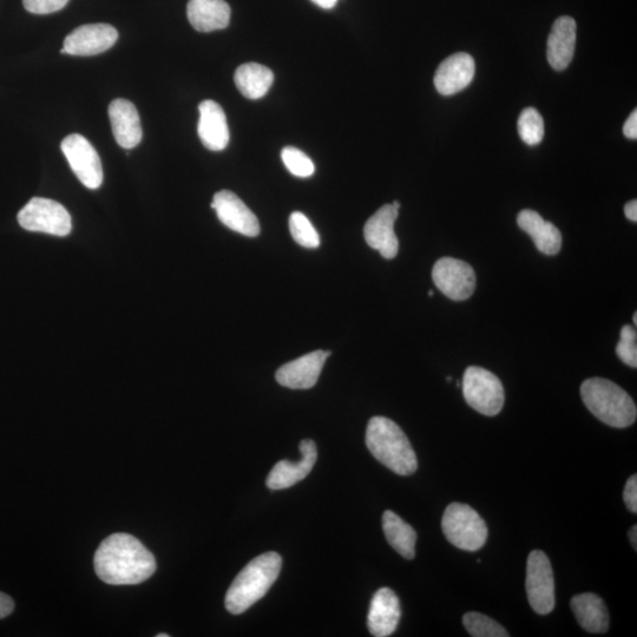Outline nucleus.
Returning a JSON list of instances; mask_svg holds the SVG:
<instances>
[{"instance_id":"obj_1","label":"nucleus","mask_w":637,"mask_h":637,"mask_svg":"<svg viewBox=\"0 0 637 637\" xmlns=\"http://www.w3.org/2000/svg\"><path fill=\"white\" fill-rule=\"evenodd\" d=\"M95 570L111 586H133L150 579L156 571L153 554L134 536L111 535L95 554Z\"/></svg>"},{"instance_id":"obj_2","label":"nucleus","mask_w":637,"mask_h":637,"mask_svg":"<svg viewBox=\"0 0 637 637\" xmlns=\"http://www.w3.org/2000/svg\"><path fill=\"white\" fill-rule=\"evenodd\" d=\"M366 445L372 456L394 474L410 476L418 469L416 452L409 438L389 418H371L366 430Z\"/></svg>"},{"instance_id":"obj_3","label":"nucleus","mask_w":637,"mask_h":637,"mask_svg":"<svg viewBox=\"0 0 637 637\" xmlns=\"http://www.w3.org/2000/svg\"><path fill=\"white\" fill-rule=\"evenodd\" d=\"M282 558L277 553H266L254 558L236 576L226 595V608L234 615L244 614L260 601L277 581Z\"/></svg>"},{"instance_id":"obj_4","label":"nucleus","mask_w":637,"mask_h":637,"mask_svg":"<svg viewBox=\"0 0 637 637\" xmlns=\"http://www.w3.org/2000/svg\"><path fill=\"white\" fill-rule=\"evenodd\" d=\"M583 403L602 423L616 429L629 428L636 420L637 410L632 397L610 380L590 378L581 386Z\"/></svg>"},{"instance_id":"obj_5","label":"nucleus","mask_w":637,"mask_h":637,"mask_svg":"<svg viewBox=\"0 0 637 637\" xmlns=\"http://www.w3.org/2000/svg\"><path fill=\"white\" fill-rule=\"evenodd\" d=\"M442 528L448 541L465 551H477L488 540L487 523L470 505L450 504L444 512Z\"/></svg>"},{"instance_id":"obj_6","label":"nucleus","mask_w":637,"mask_h":637,"mask_svg":"<svg viewBox=\"0 0 637 637\" xmlns=\"http://www.w3.org/2000/svg\"><path fill=\"white\" fill-rule=\"evenodd\" d=\"M463 396L472 409L488 417L497 416L504 406L505 394L501 380L494 373L478 366L466 369Z\"/></svg>"},{"instance_id":"obj_7","label":"nucleus","mask_w":637,"mask_h":637,"mask_svg":"<svg viewBox=\"0 0 637 637\" xmlns=\"http://www.w3.org/2000/svg\"><path fill=\"white\" fill-rule=\"evenodd\" d=\"M18 222L26 231L55 236H67L72 229L68 210L61 203L43 197L30 200L18 213Z\"/></svg>"},{"instance_id":"obj_8","label":"nucleus","mask_w":637,"mask_h":637,"mask_svg":"<svg viewBox=\"0 0 637 637\" xmlns=\"http://www.w3.org/2000/svg\"><path fill=\"white\" fill-rule=\"evenodd\" d=\"M525 587L534 612L540 615L553 612L556 604L554 571L548 556L541 550H534L528 557Z\"/></svg>"},{"instance_id":"obj_9","label":"nucleus","mask_w":637,"mask_h":637,"mask_svg":"<svg viewBox=\"0 0 637 637\" xmlns=\"http://www.w3.org/2000/svg\"><path fill=\"white\" fill-rule=\"evenodd\" d=\"M72 172L89 189H98L103 182V169L100 155L84 136L72 134L65 137L61 144Z\"/></svg>"},{"instance_id":"obj_10","label":"nucleus","mask_w":637,"mask_h":637,"mask_svg":"<svg viewBox=\"0 0 637 637\" xmlns=\"http://www.w3.org/2000/svg\"><path fill=\"white\" fill-rule=\"evenodd\" d=\"M432 279L438 290L453 301L468 300L476 290L474 268L462 260L439 259L433 266Z\"/></svg>"},{"instance_id":"obj_11","label":"nucleus","mask_w":637,"mask_h":637,"mask_svg":"<svg viewBox=\"0 0 637 637\" xmlns=\"http://www.w3.org/2000/svg\"><path fill=\"white\" fill-rule=\"evenodd\" d=\"M118 32L109 24H87L72 31L64 39L62 54L72 56H96L113 48Z\"/></svg>"},{"instance_id":"obj_12","label":"nucleus","mask_w":637,"mask_h":637,"mask_svg":"<svg viewBox=\"0 0 637 637\" xmlns=\"http://www.w3.org/2000/svg\"><path fill=\"white\" fill-rule=\"evenodd\" d=\"M212 208L219 220L232 231L255 238L260 234V223L255 214L240 197L229 190L214 195Z\"/></svg>"},{"instance_id":"obj_13","label":"nucleus","mask_w":637,"mask_h":637,"mask_svg":"<svg viewBox=\"0 0 637 637\" xmlns=\"http://www.w3.org/2000/svg\"><path fill=\"white\" fill-rule=\"evenodd\" d=\"M398 215L399 209L385 205L371 216L364 227L366 244L376 249L386 260L396 258L399 252V241L394 232Z\"/></svg>"},{"instance_id":"obj_14","label":"nucleus","mask_w":637,"mask_h":637,"mask_svg":"<svg viewBox=\"0 0 637 637\" xmlns=\"http://www.w3.org/2000/svg\"><path fill=\"white\" fill-rule=\"evenodd\" d=\"M331 356L330 351H314L291 361L275 374L277 382L292 390H308L318 383L325 361Z\"/></svg>"},{"instance_id":"obj_15","label":"nucleus","mask_w":637,"mask_h":637,"mask_svg":"<svg viewBox=\"0 0 637 637\" xmlns=\"http://www.w3.org/2000/svg\"><path fill=\"white\" fill-rule=\"evenodd\" d=\"M299 448L302 455L300 462L281 461L269 472L266 481L268 489L277 491L291 488L311 474L318 459L317 445L312 439H305Z\"/></svg>"},{"instance_id":"obj_16","label":"nucleus","mask_w":637,"mask_h":637,"mask_svg":"<svg viewBox=\"0 0 637 637\" xmlns=\"http://www.w3.org/2000/svg\"><path fill=\"white\" fill-rule=\"evenodd\" d=\"M475 61L465 52L446 58L436 72L435 85L439 94L451 96L468 88L475 77Z\"/></svg>"},{"instance_id":"obj_17","label":"nucleus","mask_w":637,"mask_h":637,"mask_svg":"<svg viewBox=\"0 0 637 637\" xmlns=\"http://www.w3.org/2000/svg\"><path fill=\"white\" fill-rule=\"evenodd\" d=\"M108 113L118 146L123 149L139 146L143 131L139 111L135 105L123 98H117L110 103Z\"/></svg>"},{"instance_id":"obj_18","label":"nucleus","mask_w":637,"mask_h":637,"mask_svg":"<svg viewBox=\"0 0 637 637\" xmlns=\"http://www.w3.org/2000/svg\"><path fill=\"white\" fill-rule=\"evenodd\" d=\"M402 610L396 593L390 588H382L371 601L367 626L376 637H387L396 632Z\"/></svg>"},{"instance_id":"obj_19","label":"nucleus","mask_w":637,"mask_h":637,"mask_svg":"<svg viewBox=\"0 0 637 637\" xmlns=\"http://www.w3.org/2000/svg\"><path fill=\"white\" fill-rule=\"evenodd\" d=\"M200 121L197 127L200 140L207 149L221 151L229 143L227 117L221 105L214 101H203L199 105Z\"/></svg>"},{"instance_id":"obj_20","label":"nucleus","mask_w":637,"mask_h":637,"mask_svg":"<svg viewBox=\"0 0 637 637\" xmlns=\"http://www.w3.org/2000/svg\"><path fill=\"white\" fill-rule=\"evenodd\" d=\"M576 22L571 17H560L548 38V62L551 68L562 71L573 61L576 47Z\"/></svg>"},{"instance_id":"obj_21","label":"nucleus","mask_w":637,"mask_h":637,"mask_svg":"<svg viewBox=\"0 0 637 637\" xmlns=\"http://www.w3.org/2000/svg\"><path fill=\"white\" fill-rule=\"evenodd\" d=\"M518 226L531 236L538 251L556 255L562 248V234L554 223L545 221L535 210L524 209L517 216Z\"/></svg>"},{"instance_id":"obj_22","label":"nucleus","mask_w":637,"mask_h":637,"mask_svg":"<svg viewBox=\"0 0 637 637\" xmlns=\"http://www.w3.org/2000/svg\"><path fill=\"white\" fill-rule=\"evenodd\" d=\"M231 8L225 0H189L187 16L199 32L226 29L231 22Z\"/></svg>"},{"instance_id":"obj_23","label":"nucleus","mask_w":637,"mask_h":637,"mask_svg":"<svg viewBox=\"0 0 637 637\" xmlns=\"http://www.w3.org/2000/svg\"><path fill=\"white\" fill-rule=\"evenodd\" d=\"M570 607L576 620L588 633L604 634L609 629V613L606 603L596 594H581L573 597Z\"/></svg>"},{"instance_id":"obj_24","label":"nucleus","mask_w":637,"mask_h":637,"mask_svg":"<svg viewBox=\"0 0 637 637\" xmlns=\"http://www.w3.org/2000/svg\"><path fill=\"white\" fill-rule=\"evenodd\" d=\"M234 81L242 95L249 100H259L271 89L274 75L265 65L247 63L236 70Z\"/></svg>"},{"instance_id":"obj_25","label":"nucleus","mask_w":637,"mask_h":637,"mask_svg":"<svg viewBox=\"0 0 637 637\" xmlns=\"http://www.w3.org/2000/svg\"><path fill=\"white\" fill-rule=\"evenodd\" d=\"M383 530L387 542L406 560H413L416 556V530L407 524L393 511L387 510L383 515Z\"/></svg>"},{"instance_id":"obj_26","label":"nucleus","mask_w":637,"mask_h":637,"mask_svg":"<svg viewBox=\"0 0 637 637\" xmlns=\"http://www.w3.org/2000/svg\"><path fill=\"white\" fill-rule=\"evenodd\" d=\"M463 623L469 634L474 637H508L507 629L492 620L491 617L470 612L463 617Z\"/></svg>"},{"instance_id":"obj_27","label":"nucleus","mask_w":637,"mask_h":637,"mask_svg":"<svg viewBox=\"0 0 637 637\" xmlns=\"http://www.w3.org/2000/svg\"><path fill=\"white\" fill-rule=\"evenodd\" d=\"M518 134L528 146H537L544 137L543 117L534 108H527L522 111L518 118Z\"/></svg>"},{"instance_id":"obj_28","label":"nucleus","mask_w":637,"mask_h":637,"mask_svg":"<svg viewBox=\"0 0 637 637\" xmlns=\"http://www.w3.org/2000/svg\"><path fill=\"white\" fill-rule=\"evenodd\" d=\"M290 231L295 242L305 248H318L320 246V236L312 225V222L306 218V215L300 212H294L290 216Z\"/></svg>"},{"instance_id":"obj_29","label":"nucleus","mask_w":637,"mask_h":637,"mask_svg":"<svg viewBox=\"0 0 637 637\" xmlns=\"http://www.w3.org/2000/svg\"><path fill=\"white\" fill-rule=\"evenodd\" d=\"M281 159L284 161L288 172L297 177H310L314 174V163L304 151L294 147H286L282 150Z\"/></svg>"},{"instance_id":"obj_30","label":"nucleus","mask_w":637,"mask_h":637,"mask_svg":"<svg viewBox=\"0 0 637 637\" xmlns=\"http://www.w3.org/2000/svg\"><path fill=\"white\" fill-rule=\"evenodd\" d=\"M637 333L635 326L622 327L619 344L616 346L617 357L629 367H637Z\"/></svg>"},{"instance_id":"obj_31","label":"nucleus","mask_w":637,"mask_h":637,"mask_svg":"<svg viewBox=\"0 0 637 637\" xmlns=\"http://www.w3.org/2000/svg\"><path fill=\"white\" fill-rule=\"evenodd\" d=\"M69 0H23L24 8L35 15H49L65 8Z\"/></svg>"},{"instance_id":"obj_32","label":"nucleus","mask_w":637,"mask_h":637,"mask_svg":"<svg viewBox=\"0 0 637 637\" xmlns=\"http://www.w3.org/2000/svg\"><path fill=\"white\" fill-rule=\"evenodd\" d=\"M623 499L627 508L636 514L637 512V476L633 475L628 479L625 492H623Z\"/></svg>"},{"instance_id":"obj_33","label":"nucleus","mask_w":637,"mask_h":637,"mask_svg":"<svg viewBox=\"0 0 637 637\" xmlns=\"http://www.w3.org/2000/svg\"><path fill=\"white\" fill-rule=\"evenodd\" d=\"M623 134L626 135L629 140L637 139V111L634 110L632 114L628 117V120L623 126Z\"/></svg>"},{"instance_id":"obj_34","label":"nucleus","mask_w":637,"mask_h":637,"mask_svg":"<svg viewBox=\"0 0 637 637\" xmlns=\"http://www.w3.org/2000/svg\"><path fill=\"white\" fill-rule=\"evenodd\" d=\"M15 609V603H13L11 597L4 593H0V620L8 617Z\"/></svg>"},{"instance_id":"obj_35","label":"nucleus","mask_w":637,"mask_h":637,"mask_svg":"<svg viewBox=\"0 0 637 637\" xmlns=\"http://www.w3.org/2000/svg\"><path fill=\"white\" fill-rule=\"evenodd\" d=\"M627 219L633 222L637 221V201H629L625 207Z\"/></svg>"},{"instance_id":"obj_36","label":"nucleus","mask_w":637,"mask_h":637,"mask_svg":"<svg viewBox=\"0 0 637 637\" xmlns=\"http://www.w3.org/2000/svg\"><path fill=\"white\" fill-rule=\"evenodd\" d=\"M312 2L320 6V8L331 10L337 5L338 0H312Z\"/></svg>"},{"instance_id":"obj_37","label":"nucleus","mask_w":637,"mask_h":637,"mask_svg":"<svg viewBox=\"0 0 637 637\" xmlns=\"http://www.w3.org/2000/svg\"><path fill=\"white\" fill-rule=\"evenodd\" d=\"M636 534H637V527L636 525H634V527L630 528L629 530V540H630V543H632L634 550H637Z\"/></svg>"},{"instance_id":"obj_38","label":"nucleus","mask_w":637,"mask_h":637,"mask_svg":"<svg viewBox=\"0 0 637 637\" xmlns=\"http://www.w3.org/2000/svg\"><path fill=\"white\" fill-rule=\"evenodd\" d=\"M633 319H634V326H636L637 325V313L636 312L634 313Z\"/></svg>"},{"instance_id":"obj_39","label":"nucleus","mask_w":637,"mask_h":637,"mask_svg":"<svg viewBox=\"0 0 637 637\" xmlns=\"http://www.w3.org/2000/svg\"><path fill=\"white\" fill-rule=\"evenodd\" d=\"M157 637H169V635L168 634H159V635H157Z\"/></svg>"},{"instance_id":"obj_40","label":"nucleus","mask_w":637,"mask_h":637,"mask_svg":"<svg viewBox=\"0 0 637 637\" xmlns=\"http://www.w3.org/2000/svg\"><path fill=\"white\" fill-rule=\"evenodd\" d=\"M433 295H435V293H433V291H429V297H433Z\"/></svg>"},{"instance_id":"obj_41","label":"nucleus","mask_w":637,"mask_h":637,"mask_svg":"<svg viewBox=\"0 0 637 637\" xmlns=\"http://www.w3.org/2000/svg\"><path fill=\"white\" fill-rule=\"evenodd\" d=\"M446 380H448V382H451V377L446 378Z\"/></svg>"}]
</instances>
